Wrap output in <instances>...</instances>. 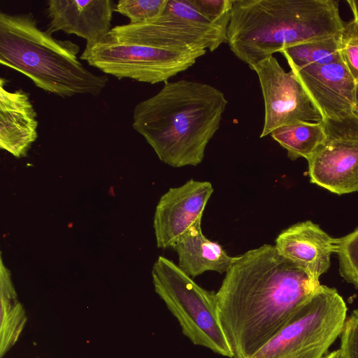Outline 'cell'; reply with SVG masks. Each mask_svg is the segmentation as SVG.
Instances as JSON below:
<instances>
[{
	"label": "cell",
	"mask_w": 358,
	"mask_h": 358,
	"mask_svg": "<svg viewBox=\"0 0 358 358\" xmlns=\"http://www.w3.org/2000/svg\"><path fill=\"white\" fill-rule=\"evenodd\" d=\"M323 358H343V356L340 349H338L327 354Z\"/></svg>",
	"instance_id": "26"
},
{
	"label": "cell",
	"mask_w": 358,
	"mask_h": 358,
	"mask_svg": "<svg viewBox=\"0 0 358 358\" xmlns=\"http://www.w3.org/2000/svg\"><path fill=\"white\" fill-rule=\"evenodd\" d=\"M178 255V266L191 278L206 271L226 273L236 257L227 255L217 242L202 233L201 223L192 227L172 247Z\"/></svg>",
	"instance_id": "16"
},
{
	"label": "cell",
	"mask_w": 358,
	"mask_h": 358,
	"mask_svg": "<svg viewBox=\"0 0 358 358\" xmlns=\"http://www.w3.org/2000/svg\"><path fill=\"white\" fill-rule=\"evenodd\" d=\"M349 23H350V26L352 27V29L354 34H355V36L358 38V27H357L355 23L353 22V20L350 21Z\"/></svg>",
	"instance_id": "27"
},
{
	"label": "cell",
	"mask_w": 358,
	"mask_h": 358,
	"mask_svg": "<svg viewBox=\"0 0 358 358\" xmlns=\"http://www.w3.org/2000/svg\"><path fill=\"white\" fill-rule=\"evenodd\" d=\"M213 192L210 182L193 179L182 186L170 188L160 198L155 213L157 247H173L192 227L201 223Z\"/></svg>",
	"instance_id": "11"
},
{
	"label": "cell",
	"mask_w": 358,
	"mask_h": 358,
	"mask_svg": "<svg viewBox=\"0 0 358 358\" xmlns=\"http://www.w3.org/2000/svg\"><path fill=\"white\" fill-rule=\"evenodd\" d=\"M257 75L264 103V120L260 138L286 124L322 120L292 71L286 72L270 56L249 67Z\"/></svg>",
	"instance_id": "10"
},
{
	"label": "cell",
	"mask_w": 358,
	"mask_h": 358,
	"mask_svg": "<svg viewBox=\"0 0 358 358\" xmlns=\"http://www.w3.org/2000/svg\"><path fill=\"white\" fill-rule=\"evenodd\" d=\"M324 119H335L355 108L356 83L343 59L290 70Z\"/></svg>",
	"instance_id": "12"
},
{
	"label": "cell",
	"mask_w": 358,
	"mask_h": 358,
	"mask_svg": "<svg viewBox=\"0 0 358 358\" xmlns=\"http://www.w3.org/2000/svg\"><path fill=\"white\" fill-rule=\"evenodd\" d=\"M168 0H120L115 11L129 20V24H138L160 15Z\"/></svg>",
	"instance_id": "21"
},
{
	"label": "cell",
	"mask_w": 358,
	"mask_h": 358,
	"mask_svg": "<svg viewBox=\"0 0 358 358\" xmlns=\"http://www.w3.org/2000/svg\"><path fill=\"white\" fill-rule=\"evenodd\" d=\"M336 253L341 275L358 288V227L350 234L336 239Z\"/></svg>",
	"instance_id": "20"
},
{
	"label": "cell",
	"mask_w": 358,
	"mask_h": 358,
	"mask_svg": "<svg viewBox=\"0 0 358 358\" xmlns=\"http://www.w3.org/2000/svg\"><path fill=\"white\" fill-rule=\"evenodd\" d=\"M0 267V357L3 358L19 340L27 316L1 257Z\"/></svg>",
	"instance_id": "17"
},
{
	"label": "cell",
	"mask_w": 358,
	"mask_h": 358,
	"mask_svg": "<svg viewBox=\"0 0 358 358\" xmlns=\"http://www.w3.org/2000/svg\"><path fill=\"white\" fill-rule=\"evenodd\" d=\"M355 107L358 109V82L356 83Z\"/></svg>",
	"instance_id": "28"
},
{
	"label": "cell",
	"mask_w": 358,
	"mask_h": 358,
	"mask_svg": "<svg viewBox=\"0 0 358 358\" xmlns=\"http://www.w3.org/2000/svg\"><path fill=\"white\" fill-rule=\"evenodd\" d=\"M341 38V36L301 43L280 52L286 59L290 70L310 64L338 62L343 60Z\"/></svg>",
	"instance_id": "19"
},
{
	"label": "cell",
	"mask_w": 358,
	"mask_h": 358,
	"mask_svg": "<svg viewBox=\"0 0 358 358\" xmlns=\"http://www.w3.org/2000/svg\"><path fill=\"white\" fill-rule=\"evenodd\" d=\"M228 101L209 84L187 80L165 83L136 105L133 128L169 166H197L219 129Z\"/></svg>",
	"instance_id": "2"
},
{
	"label": "cell",
	"mask_w": 358,
	"mask_h": 358,
	"mask_svg": "<svg viewBox=\"0 0 358 358\" xmlns=\"http://www.w3.org/2000/svg\"><path fill=\"white\" fill-rule=\"evenodd\" d=\"M347 310L336 289L320 285L250 358H323L341 335Z\"/></svg>",
	"instance_id": "6"
},
{
	"label": "cell",
	"mask_w": 358,
	"mask_h": 358,
	"mask_svg": "<svg viewBox=\"0 0 358 358\" xmlns=\"http://www.w3.org/2000/svg\"><path fill=\"white\" fill-rule=\"evenodd\" d=\"M336 239L310 220L283 230L275 240V248L285 257L294 262L320 285V277L330 266L336 252Z\"/></svg>",
	"instance_id": "14"
},
{
	"label": "cell",
	"mask_w": 358,
	"mask_h": 358,
	"mask_svg": "<svg viewBox=\"0 0 358 358\" xmlns=\"http://www.w3.org/2000/svg\"><path fill=\"white\" fill-rule=\"evenodd\" d=\"M79 50L76 43L42 31L31 13H0V63L45 92L62 97L101 94L108 76L87 69L77 57Z\"/></svg>",
	"instance_id": "4"
},
{
	"label": "cell",
	"mask_w": 358,
	"mask_h": 358,
	"mask_svg": "<svg viewBox=\"0 0 358 358\" xmlns=\"http://www.w3.org/2000/svg\"><path fill=\"white\" fill-rule=\"evenodd\" d=\"M347 3L349 5L354 16L352 20L358 27V0H348Z\"/></svg>",
	"instance_id": "25"
},
{
	"label": "cell",
	"mask_w": 358,
	"mask_h": 358,
	"mask_svg": "<svg viewBox=\"0 0 358 358\" xmlns=\"http://www.w3.org/2000/svg\"><path fill=\"white\" fill-rule=\"evenodd\" d=\"M227 27L206 18L190 0H168L158 17L115 26L107 36L122 42L164 50L213 52L227 43Z\"/></svg>",
	"instance_id": "7"
},
{
	"label": "cell",
	"mask_w": 358,
	"mask_h": 358,
	"mask_svg": "<svg viewBox=\"0 0 358 358\" xmlns=\"http://www.w3.org/2000/svg\"><path fill=\"white\" fill-rule=\"evenodd\" d=\"M320 285L275 245L236 257L216 292L219 321L233 358L252 357Z\"/></svg>",
	"instance_id": "1"
},
{
	"label": "cell",
	"mask_w": 358,
	"mask_h": 358,
	"mask_svg": "<svg viewBox=\"0 0 358 358\" xmlns=\"http://www.w3.org/2000/svg\"><path fill=\"white\" fill-rule=\"evenodd\" d=\"M6 82L1 78L0 148L15 157H24L38 136L37 115L29 94L22 90L8 91Z\"/></svg>",
	"instance_id": "15"
},
{
	"label": "cell",
	"mask_w": 358,
	"mask_h": 358,
	"mask_svg": "<svg viewBox=\"0 0 358 358\" xmlns=\"http://www.w3.org/2000/svg\"><path fill=\"white\" fill-rule=\"evenodd\" d=\"M343 59L355 83L358 82V38L348 22H345L341 38Z\"/></svg>",
	"instance_id": "24"
},
{
	"label": "cell",
	"mask_w": 358,
	"mask_h": 358,
	"mask_svg": "<svg viewBox=\"0 0 358 358\" xmlns=\"http://www.w3.org/2000/svg\"><path fill=\"white\" fill-rule=\"evenodd\" d=\"M287 150L291 160H308L324 141L326 134L322 120L315 122L297 120L281 126L270 134Z\"/></svg>",
	"instance_id": "18"
},
{
	"label": "cell",
	"mask_w": 358,
	"mask_h": 358,
	"mask_svg": "<svg viewBox=\"0 0 358 358\" xmlns=\"http://www.w3.org/2000/svg\"><path fill=\"white\" fill-rule=\"evenodd\" d=\"M337 0H233L227 43L248 66L308 41L341 36Z\"/></svg>",
	"instance_id": "3"
},
{
	"label": "cell",
	"mask_w": 358,
	"mask_h": 358,
	"mask_svg": "<svg viewBox=\"0 0 358 358\" xmlns=\"http://www.w3.org/2000/svg\"><path fill=\"white\" fill-rule=\"evenodd\" d=\"M207 51L180 52L122 42L106 36L86 45L80 59L117 79L156 84L183 72Z\"/></svg>",
	"instance_id": "8"
},
{
	"label": "cell",
	"mask_w": 358,
	"mask_h": 358,
	"mask_svg": "<svg viewBox=\"0 0 358 358\" xmlns=\"http://www.w3.org/2000/svg\"><path fill=\"white\" fill-rule=\"evenodd\" d=\"M340 336L343 358H358V308L346 317Z\"/></svg>",
	"instance_id": "23"
},
{
	"label": "cell",
	"mask_w": 358,
	"mask_h": 358,
	"mask_svg": "<svg viewBox=\"0 0 358 358\" xmlns=\"http://www.w3.org/2000/svg\"><path fill=\"white\" fill-rule=\"evenodd\" d=\"M191 3L211 22L228 27L233 0H190Z\"/></svg>",
	"instance_id": "22"
},
{
	"label": "cell",
	"mask_w": 358,
	"mask_h": 358,
	"mask_svg": "<svg viewBox=\"0 0 358 358\" xmlns=\"http://www.w3.org/2000/svg\"><path fill=\"white\" fill-rule=\"evenodd\" d=\"M152 275L155 292L178 320L183 335L195 345L233 358L219 321L216 292L200 287L162 256L154 264Z\"/></svg>",
	"instance_id": "5"
},
{
	"label": "cell",
	"mask_w": 358,
	"mask_h": 358,
	"mask_svg": "<svg viewBox=\"0 0 358 358\" xmlns=\"http://www.w3.org/2000/svg\"><path fill=\"white\" fill-rule=\"evenodd\" d=\"M115 8L111 0H50L51 20L46 31L75 34L85 39L86 45L97 43L110 33Z\"/></svg>",
	"instance_id": "13"
},
{
	"label": "cell",
	"mask_w": 358,
	"mask_h": 358,
	"mask_svg": "<svg viewBox=\"0 0 358 358\" xmlns=\"http://www.w3.org/2000/svg\"><path fill=\"white\" fill-rule=\"evenodd\" d=\"M322 122L325 138L307 160L310 182L339 195L358 192V109Z\"/></svg>",
	"instance_id": "9"
}]
</instances>
